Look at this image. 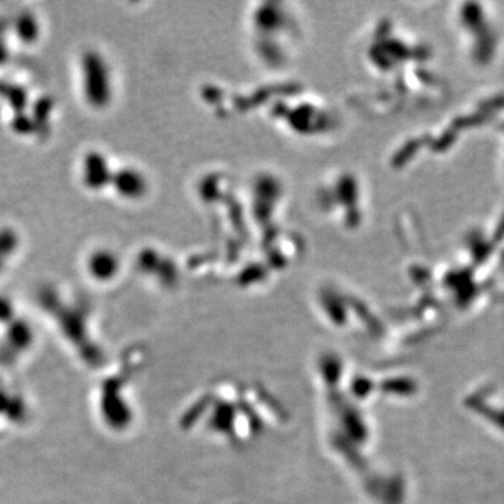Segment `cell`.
<instances>
[{
	"label": "cell",
	"instance_id": "obj_1",
	"mask_svg": "<svg viewBox=\"0 0 504 504\" xmlns=\"http://www.w3.org/2000/svg\"><path fill=\"white\" fill-rule=\"evenodd\" d=\"M36 307L58 346L80 369L97 374L111 362L80 300L53 283H46L36 293Z\"/></svg>",
	"mask_w": 504,
	"mask_h": 504
},
{
	"label": "cell",
	"instance_id": "obj_2",
	"mask_svg": "<svg viewBox=\"0 0 504 504\" xmlns=\"http://www.w3.org/2000/svg\"><path fill=\"white\" fill-rule=\"evenodd\" d=\"M137 372V353H122L97 373L91 388L90 406L100 427L114 436L125 434L136 419L132 406V376Z\"/></svg>",
	"mask_w": 504,
	"mask_h": 504
},
{
	"label": "cell",
	"instance_id": "obj_3",
	"mask_svg": "<svg viewBox=\"0 0 504 504\" xmlns=\"http://www.w3.org/2000/svg\"><path fill=\"white\" fill-rule=\"evenodd\" d=\"M36 321L9 295L0 293V367L17 373L40 343Z\"/></svg>",
	"mask_w": 504,
	"mask_h": 504
},
{
	"label": "cell",
	"instance_id": "obj_4",
	"mask_svg": "<svg viewBox=\"0 0 504 504\" xmlns=\"http://www.w3.org/2000/svg\"><path fill=\"white\" fill-rule=\"evenodd\" d=\"M36 418V404L17 378V373L0 367V444L24 433Z\"/></svg>",
	"mask_w": 504,
	"mask_h": 504
},
{
	"label": "cell",
	"instance_id": "obj_5",
	"mask_svg": "<svg viewBox=\"0 0 504 504\" xmlns=\"http://www.w3.org/2000/svg\"><path fill=\"white\" fill-rule=\"evenodd\" d=\"M42 23L33 10H21L11 23V36L21 46H36L42 38Z\"/></svg>",
	"mask_w": 504,
	"mask_h": 504
},
{
	"label": "cell",
	"instance_id": "obj_6",
	"mask_svg": "<svg viewBox=\"0 0 504 504\" xmlns=\"http://www.w3.org/2000/svg\"><path fill=\"white\" fill-rule=\"evenodd\" d=\"M6 58H7V51H6V48L0 43V66L6 62Z\"/></svg>",
	"mask_w": 504,
	"mask_h": 504
}]
</instances>
